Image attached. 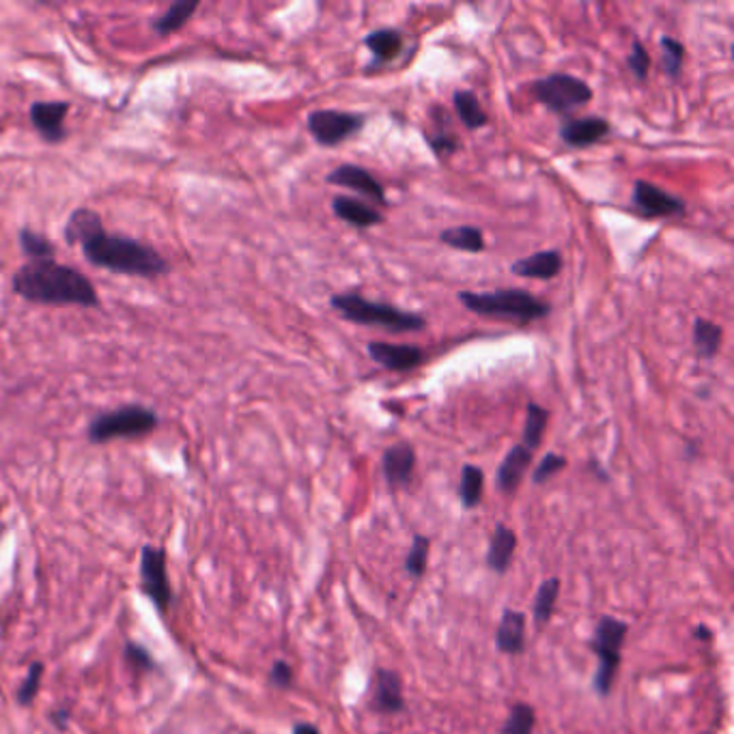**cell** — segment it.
I'll return each instance as SVG.
<instances>
[{
  "mask_svg": "<svg viewBox=\"0 0 734 734\" xmlns=\"http://www.w3.org/2000/svg\"><path fill=\"white\" fill-rule=\"evenodd\" d=\"M65 242L80 245L91 265L113 274L158 278L171 272V263L162 252L127 236L108 233L100 214L89 207L71 211L65 225Z\"/></svg>",
  "mask_w": 734,
  "mask_h": 734,
  "instance_id": "obj_1",
  "label": "cell"
},
{
  "mask_svg": "<svg viewBox=\"0 0 734 734\" xmlns=\"http://www.w3.org/2000/svg\"><path fill=\"white\" fill-rule=\"evenodd\" d=\"M13 294L39 307H100L95 285L76 267L55 259L28 261L11 278Z\"/></svg>",
  "mask_w": 734,
  "mask_h": 734,
  "instance_id": "obj_2",
  "label": "cell"
},
{
  "mask_svg": "<svg viewBox=\"0 0 734 734\" xmlns=\"http://www.w3.org/2000/svg\"><path fill=\"white\" fill-rule=\"evenodd\" d=\"M330 307L345 321L356 325H379L388 332H421L427 328V319L423 314L383 302H370L356 291L332 296Z\"/></svg>",
  "mask_w": 734,
  "mask_h": 734,
  "instance_id": "obj_3",
  "label": "cell"
},
{
  "mask_svg": "<svg viewBox=\"0 0 734 734\" xmlns=\"http://www.w3.org/2000/svg\"><path fill=\"white\" fill-rule=\"evenodd\" d=\"M459 302L468 310L495 319H511L515 323H532L550 314V305L524 289H497L488 294L459 291Z\"/></svg>",
  "mask_w": 734,
  "mask_h": 734,
  "instance_id": "obj_4",
  "label": "cell"
},
{
  "mask_svg": "<svg viewBox=\"0 0 734 734\" xmlns=\"http://www.w3.org/2000/svg\"><path fill=\"white\" fill-rule=\"evenodd\" d=\"M160 425L156 410L145 405H122L111 412L98 414L89 427L87 437L91 444H106L113 439H138L151 435Z\"/></svg>",
  "mask_w": 734,
  "mask_h": 734,
  "instance_id": "obj_5",
  "label": "cell"
},
{
  "mask_svg": "<svg viewBox=\"0 0 734 734\" xmlns=\"http://www.w3.org/2000/svg\"><path fill=\"white\" fill-rule=\"evenodd\" d=\"M530 93L553 115H569L593 100V89L577 76L555 71L530 84Z\"/></svg>",
  "mask_w": 734,
  "mask_h": 734,
  "instance_id": "obj_6",
  "label": "cell"
},
{
  "mask_svg": "<svg viewBox=\"0 0 734 734\" xmlns=\"http://www.w3.org/2000/svg\"><path fill=\"white\" fill-rule=\"evenodd\" d=\"M627 633H629V624L613 616H604L595 627L593 651L599 657V668L595 673L593 685H595V691L604 698L612 691L613 678L620 668V651H622Z\"/></svg>",
  "mask_w": 734,
  "mask_h": 734,
  "instance_id": "obj_7",
  "label": "cell"
},
{
  "mask_svg": "<svg viewBox=\"0 0 734 734\" xmlns=\"http://www.w3.org/2000/svg\"><path fill=\"white\" fill-rule=\"evenodd\" d=\"M140 593L153 604V608L162 616L171 612L175 593L169 580V569H167V550L160 546H142L140 550Z\"/></svg>",
  "mask_w": 734,
  "mask_h": 734,
  "instance_id": "obj_8",
  "label": "cell"
},
{
  "mask_svg": "<svg viewBox=\"0 0 734 734\" xmlns=\"http://www.w3.org/2000/svg\"><path fill=\"white\" fill-rule=\"evenodd\" d=\"M367 117L360 113L343 111H314L307 119L308 131L321 147H336L352 136L360 134Z\"/></svg>",
  "mask_w": 734,
  "mask_h": 734,
  "instance_id": "obj_9",
  "label": "cell"
},
{
  "mask_svg": "<svg viewBox=\"0 0 734 734\" xmlns=\"http://www.w3.org/2000/svg\"><path fill=\"white\" fill-rule=\"evenodd\" d=\"M633 205L649 218H670L685 214V200L670 192L649 182H635L633 185Z\"/></svg>",
  "mask_w": 734,
  "mask_h": 734,
  "instance_id": "obj_10",
  "label": "cell"
},
{
  "mask_svg": "<svg viewBox=\"0 0 734 734\" xmlns=\"http://www.w3.org/2000/svg\"><path fill=\"white\" fill-rule=\"evenodd\" d=\"M367 354L372 363L381 368L405 372L412 368L421 367L425 360V352L416 345H392L381 341H370L367 345Z\"/></svg>",
  "mask_w": 734,
  "mask_h": 734,
  "instance_id": "obj_11",
  "label": "cell"
},
{
  "mask_svg": "<svg viewBox=\"0 0 734 734\" xmlns=\"http://www.w3.org/2000/svg\"><path fill=\"white\" fill-rule=\"evenodd\" d=\"M69 113V102H35L31 104V123L46 142L59 145L67 138L65 117Z\"/></svg>",
  "mask_w": 734,
  "mask_h": 734,
  "instance_id": "obj_12",
  "label": "cell"
},
{
  "mask_svg": "<svg viewBox=\"0 0 734 734\" xmlns=\"http://www.w3.org/2000/svg\"><path fill=\"white\" fill-rule=\"evenodd\" d=\"M325 182L330 185H339V187H349L356 190L358 194L367 196L370 200H375L377 205H388V196L383 185L379 184L367 169L356 167V164H343L339 169H334Z\"/></svg>",
  "mask_w": 734,
  "mask_h": 734,
  "instance_id": "obj_13",
  "label": "cell"
},
{
  "mask_svg": "<svg viewBox=\"0 0 734 734\" xmlns=\"http://www.w3.org/2000/svg\"><path fill=\"white\" fill-rule=\"evenodd\" d=\"M370 707L377 713L394 715L405 711V700H403V683L401 676L394 670L379 668L372 678V700Z\"/></svg>",
  "mask_w": 734,
  "mask_h": 734,
  "instance_id": "obj_14",
  "label": "cell"
},
{
  "mask_svg": "<svg viewBox=\"0 0 734 734\" xmlns=\"http://www.w3.org/2000/svg\"><path fill=\"white\" fill-rule=\"evenodd\" d=\"M381 468H383L386 483L392 490L405 488L412 481V474H414V468H416V452H414L412 444L399 441V444H392L390 448H386L383 459H381Z\"/></svg>",
  "mask_w": 734,
  "mask_h": 734,
  "instance_id": "obj_15",
  "label": "cell"
},
{
  "mask_svg": "<svg viewBox=\"0 0 734 734\" xmlns=\"http://www.w3.org/2000/svg\"><path fill=\"white\" fill-rule=\"evenodd\" d=\"M610 129H612L610 123L604 117H577V119L562 123L558 129V136L566 147L584 149V147H590L604 140L610 134Z\"/></svg>",
  "mask_w": 734,
  "mask_h": 734,
  "instance_id": "obj_16",
  "label": "cell"
},
{
  "mask_svg": "<svg viewBox=\"0 0 734 734\" xmlns=\"http://www.w3.org/2000/svg\"><path fill=\"white\" fill-rule=\"evenodd\" d=\"M530 463H532V450H528L524 444L513 446L497 470V479H495L497 490L502 493H515L521 485Z\"/></svg>",
  "mask_w": 734,
  "mask_h": 734,
  "instance_id": "obj_17",
  "label": "cell"
},
{
  "mask_svg": "<svg viewBox=\"0 0 734 734\" xmlns=\"http://www.w3.org/2000/svg\"><path fill=\"white\" fill-rule=\"evenodd\" d=\"M497 651L504 655H519L526 651V613L504 610L495 631Z\"/></svg>",
  "mask_w": 734,
  "mask_h": 734,
  "instance_id": "obj_18",
  "label": "cell"
},
{
  "mask_svg": "<svg viewBox=\"0 0 734 734\" xmlns=\"http://www.w3.org/2000/svg\"><path fill=\"white\" fill-rule=\"evenodd\" d=\"M560 269H562V254L558 250L535 252L511 265V272L515 276L535 278V280H551L560 274Z\"/></svg>",
  "mask_w": 734,
  "mask_h": 734,
  "instance_id": "obj_19",
  "label": "cell"
},
{
  "mask_svg": "<svg viewBox=\"0 0 734 734\" xmlns=\"http://www.w3.org/2000/svg\"><path fill=\"white\" fill-rule=\"evenodd\" d=\"M332 209L336 218H341L343 222L356 229H370L383 222L381 211H377L375 207H368L363 200H356L352 196H334Z\"/></svg>",
  "mask_w": 734,
  "mask_h": 734,
  "instance_id": "obj_20",
  "label": "cell"
},
{
  "mask_svg": "<svg viewBox=\"0 0 734 734\" xmlns=\"http://www.w3.org/2000/svg\"><path fill=\"white\" fill-rule=\"evenodd\" d=\"M363 44L372 53L370 67H379V65L394 61L401 55L403 35L397 28H379V31L368 33Z\"/></svg>",
  "mask_w": 734,
  "mask_h": 734,
  "instance_id": "obj_21",
  "label": "cell"
},
{
  "mask_svg": "<svg viewBox=\"0 0 734 734\" xmlns=\"http://www.w3.org/2000/svg\"><path fill=\"white\" fill-rule=\"evenodd\" d=\"M515 550H517V535L508 526L497 524L491 537L490 550H488V564L491 571L500 575L506 573L513 562Z\"/></svg>",
  "mask_w": 734,
  "mask_h": 734,
  "instance_id": "obj_22",
  "label": "cell"
},
{
  "mask_svg": "<svg viewBox=\"0 0 734 734\" xmlns=\"http://www.w3.org/2000/svg\"><path fill=\"white\" fill-rule=\"evenodd\" d=\"M722 341H724L722 325L702 317L693 321V347L700 360H713L720 354Z\"/></svg>",
  "mask_w": 734,
  "mask_h": 734,
  "instance_id": "obj_23",
  "label": "cell"
},
{
  "mask_svg": "<svg viewBox=\"0 0 734 734\" xmlns=\"http://www.w3.org/2000/svg\"><path fill=\"white\" fill-rule=\"evenodd\" d=\"M198 2L196 0H180V2H173L160 18L153 20V31L158 35H171V33H177L182 31L185 24L192 20V15L198 11Z\"/></svg>",
  "mask_w": 734,
  "mask_h": 734,
  "instance_id": "obj_24",
  "label": "cell"
},
{
  "mask_svg": "<svg viewBox=\"0 0 734 734\" xmlns=\"http://www.w3.org/2000/svg\"><path fill=\"white\" fill-rule=\"evenodd\" d=\"M452 104H455V111H457L459 119H461V123L468 129H481V127H485L490 123V117L483 111V106H481L479 98L474 95V91H468V89L455 91Z\"/></svg>",
  "mask_w": 734,
  "mask_h": 734,
  "instance_id": "obj_25",
  "label": "cell"
},
{
  "mask_svg": "<svg viewBox=\"0 0 734 734\" xmlns=\"http://www.w3.org/2000/svg\"><path fill=\"white\" fill-rule=\"evenodd\" d=\"M439 242L441 244L450 245L455 250H461V252H483L485 250V238H483V231L477 229V227H452V229H444L439 233Z\"/></svg>",
  "mask_w": 734,
  "mask_h": 734,
  "instance_id": "obj_26",
  "label": "cell"
},
{
  "mask_svg": "<svg viewBox=\"0 0 734 734\" xmlns=\"http://www.w3.org/2000/svg\"><path fill=\"white\" fill-rule=\"evenodd\" d=\"M485 491V474L477 466H463L461 481H459V500L466 508H477L483 500Z\"/></svg>",
  "mask_w": 734,
  "mask_h": 734,
  "instance_id": "obj_27",
  "label": "cell"
},
{
  "mask_svg": "<svg viewBox=\"0 0 734 734\" xmlns=\"http://www.w3.org/2000/svg\"><path fill=\"white\" fill-rule=\"evenodd\" d=\"M550 421V412L546 408H541L539 403H530L528 412H526V427H524V446L528 450H537L543 441V433L548 427Z\"/></svg>",
  "mask_w": 734,
  "mask_h": 734,
  "instance_id": "obj_28",
  "label": "cell"
},
{
  "mask_svg": "<svg viewBox=\"0 0 734 734\" xmlns=\"http://www.w3.org/2000/svg\"><path fill=\"white\" fill-rule=\"evenodd\" d=\"M18 240H20V248H22L24 256H28L31 261L55 259V254H57V248H55V244H53L46 236L33 231V229H28V227H24V229L20 231Z\"/></svg>",
  "mask_w": 734,
  "mask_h": 734,
  "instance_id": "obj_29",
  "label": "cell"
},
{
  "mask_svg": "<svg viewBox=\"0 0 734 734\" xmlns=\"http://www.w3.org/2000/svg\"><path fill=\"white\" fill-rule=\"evenodd\" d=\"M558 595H560V580H555V577L546 580L539 586V593H537V599H535V620H537V624H548L550 622Z\"/></svg>",
  "mask_w": 734,
  "mask_h": 734,
  "instance_id": "obj_30",
  "label": "cell"
},
{
  "mask_svg": "<svg viewBox=\"0 0 734 734\" xmlns=\"http://www.w3.org/2000/svg\"><path fill=\"white\" fill-rule=\"evenodd\" d=\"M44 673H46V666L42 662H33L28 666V673L24 676V680L20 683L18 691H15V702L20 707H31L37 700V693L42 689Z\"/></svg>",
  "mask_w": 734,
  "mask_h": 734,
  "instance_id": "obj_31",
  "label": "cell"
},
{
  "mask_svg": "<svg viewBox=\"0 0 734 734\" xmlns=\"http://www.w3.org/2000/svg\"><path fill=\"white\" fill-rule=\"evenodd\" d=\"M535 709L530 704H515L506 718L502 734H532L535 733Z\"/></svg>",
  "mask_w": 734,
  "mask_h": 734,
  "instance_id": "obj_32",
  "label": "cell"
},
{
  "mask_svg": "<svg viewBox=\"0 0 734 734\" xmlns=\"http://www.w3.org/2000/svg\"><path fill=\"white\" fill-rule=\"evenodd\" d=\"M660 44H662V67H664L666 76L676 80L683 71L685 46H683V42H678L674 37H662Z\"/></svg>",
  "mask_w": 734,
  "mask_h": 734,
  "instance_id": "obj_33",
  "label": "cell"
},
{
  "mask_svg": "<svg viewBox=\"0 0 734 734\" xmlns=\"http://www.w3.org/2000/svg\"><path fill=\"white\" fill-rule=\"evenodd\" d=\"M123 657L129 666H134L140 673H156L158 670V662L151 655V651L138 642H125L123 646Z\"/></svg>",
  "mask_w": 734,
  "mask_h": 734,
  "instance_id": "obj_34",
  "label": "cell"
},
{
  "mask_svg": "<svg viewBox=\"0 0 734 734\" xmlns=\"http://www.w3.org/2000/svg\"><path fill=\"white\" fill-rule=\"evenodd\" d=\"M428 548H431V543H428L427 537H423V535L414 537V543H412V548L408 551V558H405V569L412 577H423L425 575Z\"/></svg>",
  "mask_w": 734,
  "mask_h": 734,
  "instance_id": "obj_35",
  "label": "cell"
},
{
  "mask_svg": "<svg viewBox=\"0 0 734 734\" xmlns=\"http://www.w3.org/2000/svg\"><path fill=\"white\" fill-rule=\"evenodd\" d=\"M627 67L629 71L633 73V78L638 82H644L649 78V69H651V57L646 53V48L642 46L640 39H633V46H631V55L627 59Z\"/></svg>",
  "mask_w": 734,
  "mask_h": 734,
  "instance_id": "obj_36",
  "label": "cell"
},
{
  "mask_svg": "<svg viewBox=\"0 0 734 734\" xmlns=\"http://www.w3.org/2000/svg\"><path fill=\"white\" fill-rule=\"evenodd\" d=\"M564 466H566V459H564L562 455L548 452V455L543 457V461L537 466L535 474H532V481H535V485H543V483H548V481L553 479V477H555L560 470H564Z\"/></svg>",
  "mask_w": 734,
  "mask_h": 734,
  "instance_id": "obj_37",
  "label": "cell"
},
{
  "mask_svg": "<svg viewBox=\"0 0 734 734\" xmlns=\"http://www.w3.org/2000/svg\"><path fill=\"white\" fill-rule=\"evenodd\" d=\"M427 138V145L431 147V151L441 158V156H450L459 149V140L452 136V134H425Z\"/></svg>",
  "mask_w": 734,
  "mask_h": 734,
  "instance_id": "obj_38",
  "label": "cell"
},
{
  "mask_svg": "<svg viewBox=\"0 0 734 734\" xmlns=\"http://www.w3.org/2000/svg\"><path fill=\"white\" fill-rule=\"evenodd\" d=\"M269 683L278 689H289L291 683H294V668L283 660L274 662V666L269 670Z\"/></svg>",
  "mask_w": 734,
  "mask_h": 734,
  "instance_id": "obj_39",
  "label": "cell"
},
{
  "mask_svg": "<svg viewBox=\"0 0 734 734\" xmlns=\"http://www.w3.org/2000/svg\"><path fill=\"white\" fill-rule=\"evenodd\" d=\"M50 722H53V726H55L57 731H67V726H69V722H71V711H69L67 707L55 709V711L50 713Z\"/></svg>",
  "mask_w": 734,
  "mask_h": 734,
  "instance_id": "obj_40",
  "label": "cell"
},
{
  "mask_svg": "<svg viewBox=\"0 0 734 734\" xmlns=\"http://www.w3.org/2000/svg\"><path fill=\"white\" fill-rule=\"evenodd\" d=\"M294 734H321V733H319V729H317V726H312V724H298V726L294 729Z\"/></svg>",
  "mask_w": 734,
  "mask_h": 734,
  "instance_id": "obj_41",
  "label": "cell"
},
{
  "mask_svg": "<svg viewBox=\"0 0 734 734\" xmlns=\"http://www.w3.org/2000/svg\"><path fill=\"white\" fill-rule=\"evenodd\" d=\"M693 635H696V638H702V640H711V631H707V627H696Z\"/></svg>",
  "mask_w": 734,
  "mask_h": 734,
  "instance_id": "obj_42",
  "label": "cell"
}]
</instances>
